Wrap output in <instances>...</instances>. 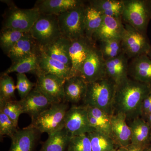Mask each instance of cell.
Segmentation results:
<instances>
[{"label":"cell","mask_w":151,"mask_h":151,"mask_svg":"<svg viewBox=\"0 0 151 151\" xmlns=\"http://www.w3.org/2000/svg\"><path fill=\"white\" fill-rule=\"evenodd\" d=\"M151 93V86L129 78L116 86L114 114L121 113L127 122L141 117L143 101Z\"/></svg>","instance_id":"1"},{"label":"cell","mask_w":151,"mask_h":151,"mask_svg":"<svg viewBox=\"0 0 151 151\" xmlns=\"http://www.w3.org/2000/svg\"><path fill=\"white\" fill-rule=\"evenodd\" d=\"M116 89V84L107 77L88 83L84 105L99 108L112 116Z\"/></svg>","instance_id":"2"},{"label":"cell","mask_w":151,"mask_h":151,"mask_svg":"<svg viewBox=\"0 0 151 151\" xmlns=\"http://www.w3.org/2000/svg\"><path fill=\"white\" fill-rule=\"evenodd\" d=\"M68 105L65 102L52 104L49 108L32 121L29 126L40 134H51L64 129Z\"/></svg>","instance_id":"3"},{"label":"cell","mask_w":151,"mask_h":151,"mask_svg":"<svg viewBox=\"0 0 151 151\" xmlns=\"http://www.w3.org/2000/svg\"><path fill=\"white\" fill-rule=\"evenodd\" d=\"M123 21L147 35L151 19V0H123Z\"/></svg>","instance_id":"4"},{"label":"cell","mask_w":151,"mask_h":151,"mask_svg":"<svg viewBox=\"0 0 151 151\" xmlns=\"http://www.w3.org/2000/svg\"><path fill=\"white\" fill-rule=\"evenodd\" d=\"M84 4L57 16L61 35L72 41L85 37Z\"/></svg>","instance_id":"5"},{"label":"cell","mask_w":151,"mask_h":151,"mask_svg":"<svg viewBox=\"0 0 151 151\" xmlns=\"http://www.w3.org/2000/svg\"><path fill=\"white\" fill-rule=\"evenodd\" d=\"M29 33L40 49L48 46L62 37L57 16L41 14Z\"/></svg>","instance_id":"6"},{"label":"cell","mask_w":151,"mask_h":151,"mask_svg":"<svg viewBox=\"0 0 151 151\" xmlns=\"http://www.w3.org/2000/svg\"><path fill=\"white\" fill-rule=\"evenodd\" d=\"M5 2L9 7L4 15L2 28L29 32L40 16L38 10L35 7L29 9L19 8L12 2L5 1Z\"/></svg>","instance_id":"7"},{"label":"cell","mask_w":151,"mask_h":151,"mask_svg":"<svg viewBox=\"0 0 151 151\" xmlns=\"http://www.w3.org/2000/svg\"><path fill=\"white\" fill-rule=\"evenodd\" d=\"M125 30L122 39L123 52L129 59L147 55L151 49V45L147 35L143 34L125 23Z\"/></svg>","instance_id":"8"},{"label":"cell","mask_w":151,"mask_h":151,"mask_svg":"<svg viewBox=\"0 0 151 151\" xmlns=\"http://www.w3.org/2000/svg\"><path fill=\"white\" fill-rule=\"evenodd\" d=\"M35 88L42 93L52 104L64 102L65 79L40 71L36 76Z\"/></svg>","instance_id":"9"},{"label":"cell","mask_w":151,"mask_h":151,"mask_svg":"<svg viewBox=\"0 0 151 151\" xmlns=\"http://www.w3.org/2000/svg\"><path fill=\"white\" fill-rule=\"evenodd\" d=\"M64 128L70 137L95 131L89 124L86 106L74 105L68 109L65 116Z\"/></svg>","instance_id":"10"},{"label":"cell","mask_w":151,"mask_h":151,"mask_svg":"<svg viewBox=\"0 0 151 151\" xmlns=\"http://www.w3.org/2000/svg\"><path fill=\"white\" fill-rule=\"evenodd\" d=\"M79 76L88 83H92L106 77L105 60L96 45L83 63Z\"/></svg>","instance_id":"11"},{"label":"cell","mask_w":151,"mask_h":151,"mask_svg":"<svg viewBox=\"0 0 151 151\" xmlns=\"http://www.w3.org/2000/svg\"><path fill=\"white\" fill-rule=\"evenodd\" d=\"M95 45L94 41L86 37L70 41L69 52L72 64V76H79L83 63Z\"/></svg>","instance_id":"12"},{"label":"cell","mask_w":151,"mask_h":151,"mask_svg":"<svg viewBox=\"0 0 151 151\" xmlns=\"http://www.w3.org/2000/svg\"><path fill=\"white\" fill-rule=\"evenodd\" d=\"M125 30L122 17L104 16L101 26L93 36V40H122Z\"/></svg>","instance_id":"13"},{"label":"cell","mask_w":151,"mask_h":151,"mask_svg":"<svg viewBox=\"0 0 151 151\" xmlns=\"http://www.w3.org/2000/svg\"><path fill=\"white\" fill-rule=\"evenodd\" d=\"M19 101L24 113L28 114L32 121L53 104L35 87L25 98Z\"/></svg>","instance_id":"14"},{"label":"cell","mask_w":151,"mask_h":151,"mask_svg":"<svg viewBox=\"0 0 151 151\" xmlns=\"http://www.w3.org/2000/svg\"><path fill=\"white\" fill-rule=\"evenodd\" d=\"M129 58L123 52L115 58L105 61L106 77L116 86L122 84L129 78Z\"/></svg>","instance_id":"15"},{"label":"cell","mask_w":151,"mask_h":151,"mask_svg":"<svg viewBox=\"0 0 151 151\" xmlns=\"http://www.w3.org/2000/svg\"><path fill=\"white\" fill-rule=\"evenodd\" d=\"M40 134L30 126L18 130L11 138L12 143L8 151H34Z\"/></svg>","instance_id":"16"},{"label":"cell","mask_w":151,"mask_h":151,"mask_svg":"<svg viewBox=\"0 0 151 151\" xmlns=\"http://www.w3.org/2000/svg\"><path fill=\"white\" fill-rule=\"evenodd\" d=\"M88 83L80 76H71L65 79L64 84V102L75 104L83 102Z\"/></svg>","instance_id":"17"},{"label":"cell","mask_w":151,"mask_h":151,"mask_svg":"<svg viewBox=\"0 0 151 151\" xmlns=\"http://www.w3.org/2000/svg\"><path fill=\"white\" fill-rule=\"evenodd\" d=\"M112 137L119 147L131 144L132 132L126 116L121 113L114 114L111 117Z\"/></svg>","instance_id":"18"},{"label":"cell","mask_w":151,"mask_h":151,"mask_svg":"<svg viewBox=\"0 0 151 151\" xmlns=\"http://www.w3.org/2000/svg\"><path fill=\"white\" fill-rule=\"evenodd\" d=\"M83 4L81 0H39L34 7L41 14L58 16Z\"/></svg>","instance_id":"19"},{"label":"cell","mask_w":151,"mask_h":151,"mask_svg":"<svg viewBox=\"0 0 151 151\" xmlns=\"http://www.w3.org/2000/svg\"><path fill=\"white\" fill-rule=\"evenodd\" d=\"M129 76L132 79L151 86V59L147 55L132 59Z\"/></svg>","instance_id":"20"},{"label":"cell","mask_w":151,"mask_h":151,"mask_svg":"<svg viewBox=\"0 0 151 151\" xmlns=\"http://www.w3.org/2000/svg\"><path fill=\"white\" fill-rule=\"evenodd\" d=\"M132 132L131 144L144 149L151 144V127L142 117L128 122Z\"/></svg>","instance_id":"21"},{"label":"cell","mask_w":151,"mask_h":151,"mask_svg":"<svg viewBox=\"0 0 151 151\" xmlns=\"http://www.w3.org/2000/svg\"><path fill=\"white\" fill-rule=\"evenodd\" d=\"M40 50L39 47L29 33L28 32L17 42L7 55L12 63L37 53Z\"/></svg>","instance_id":"22"},{"label":"cell","mask_w":151,"mask_h":151,"mask_svg":"<svg viewBox=\"0 0 151 151\" xmlns=\"http://www.w3.org/2000/svg\"><path fill=\"white\" fill-rule=\"evenodd\" d=\"M70 41L61 37L48 46L40 49L47 55L71 68L69 48Z\"/></svg>","instance_id":"23"},{"label":"cell","mask_w":151,"mask_h":151,"mask_svg":"<svg viewBox=\"0 0 151 151\" xmlns=\"http://www.w3.org/2000/svg\"><path fill=\"white\" fill-rule=\"evenodd\" d=\"M40 53L41 50L37 53L12 63L11 66L3 73L9 74L16 72L17 73H31L36 76L41 71L40 67Z\"/></svg>","instance_id":"24"},{"label":"cell","mask_w":151,"mask_h":151,"mask_svg":"<svg viewBox=\"0 0 151 151\" xmlns=\"http://www.w3.org/2000/svg\"><path fill=\"white\" fill-rule=\"evenodd\" d=\"M40 67L42 73L56 76L63 79H66L72 76L71 68L51 58L41 50Z\"/></svg>","instance_id":"25"},{"label":"cell","mask_w":151,"mask_h":151,"mask_svg":"<svg viewBox=\"0 0 151 151\" xmlns=\"http://www.w3.org/2000/svg\"><path fill=\"white\" fill-rule=\"evenodd\" d=\"M86 107L90 126L95 131L102 132L113 138L111 131V116L99 108L87 106Z\"/></svg>","instance_id":"26"},{"label":"cell","mask_w":151,"mask_h":151,"mask_svg":"<svg viewBox=\"0 0 151 151\" xmlns=\"http://www.w3.org/2000/svg\"><path fill=\"white\" fill-rule=\"evenodd\" d=\"M89 5L104 16L122 17L124 9L123 0H92Z\"/></svg>","instance_id":"27"},{"label":"cell","mask_w":151,"mask_h":151,"mask_svg":"<svg viewBox=\"0 0 151 151\" xmlns=\"http://www.w3.org/2000/svg\"><path fill=\"white\" fill-rule=\"evenodd\" d=\"M70 138V135L64 128L49 135L39 151H65Z\"/></svg>","instance_id":"28"},{"label":"cell","mask_w":151,"mask_h":151,"mask_svg":"<svg viewBox=\"0 0 151 151\" xmlns=\"http://www.w3.org/2000/svg\"><path fill=\"white\" fill-rule=\"evenodd\" d=\"M104 17V16L100 12L90 5L86 6L85 13V37L90 40H93V36L101 26Z\"/></svg>","instance_id":"29"},{"label":"cell","mask_w":151,"mask_h":151,"mask_svg":"<svg viewBox=\"0 0 151 151\" xmlns=\"http://www.w3.org/2000/svg\"><path fill=\"white\" fill-rule=\"evenodd\" d=\"M87 134L92 151H116L119 148L113 138L102 132L94 131Z\"/></svg>","instance_id":"30"},{"label":"cell","mask_w":151,"mask_h":151,"mask_svg":"<svg viewBox=\"0 0 151 151\" xmlns=\"http://www.w3.org/2000/svg\"><path fill=\"white\" fill-rule=\"evenodd\" d=\"M28 32H23L11 29L2 28L0 34V46L4 53L8 54L15 45Z\"/></svg>","instance_id":"31"},{"label":"cell","mask_w":151,"mask_h":151,"mask_svg":"<svg viewBox=\"0 0 151 151\" xmlns=\"http://www.w3.org/2000/svg\"><path fill=\"white\" fill-rule=\"evenodd\" d=\"M99 49L105 61L123 53L122 40H111L100 42Z\"/></svg>","instance_id":"32"},{"label":"cell","mask_w":151,"mask_h":151,"mask_svg":"<svg viewBox=\"0 0 151 151\" xmlns=\"http://www.w3.org/2000/svg\"><path fill=\"white\" fill-rule=\"evenodd\" d=\"M0 111L18 125L19 117L24 113L19 101L15 100L0 101Z\"/></svg>","instance_id":"33"},{"label":"cell","mask_w":151,"mask_h":151,"mask_svg":"<svg viewBox=\"0 0 151 151\" xmlns=\"http://www.w3.org/2000/svg\"><path fill=\"white\" fill-rule=\"evenodd\" d=\"M16 89L13 78L2 73L0 78V101L14 100Z\"/></svg>","instance_id":"34"},{"label":"cell","mask_w":151,"mask_h":151,"mask_svg":"<svg viewBox=\"0 0 151 151\" xmlns=\"http://www.w3.org/2000/svg\"><path fill=\"white\" fill-rule=\"evenodd\" d=\"M67 151H92L91 142L87 134L70 137Z\"/></svg>","instance_id":"35"},{"label":"cell","mask_w":151,"mask_h":151,"mask_svg":"<svg viewBox=\"0 0 151 151\" xmlns=\"http://www.w3.org/2000/svg\"><path fill=\"white\" fill-rule=\"evenodd\" d=\"M16 89L21 100L24 99L29 94L35 86V84L31 81L24 73H17Z\"/></svg>","instance_id":"36"},{"label":"cell","mask_w":151,"mask_h":151,"mask_svg":"<svg viewBox=\"0 0 151 151\" xmlns=\"http://www.w3.org/2000/svg\"><path fill=\"white\" fill-rule=\"evenodd\" d=\"M18 125L1 111H0V136L12 138L18 131Z\"/></svg>","instance_id":"37"},{"label":"cell","mask_w":151,"mask_h":151,"mask_svg":"<svg viewBox=\"0 0 151 151\" xmlns=\"http://www.w3.org/2000/svg\"><path fill=\"white\" fill-rule=\"evenodd\" d=\"M151 105V93L143 101L142 106L141 117L145 120L148 111Z\"/></svg>","instance_id":"38"},{"label":"cell","mask_w":151,"mask_h":151,"mask_svg":"<svg viewBox=\"0 0 151 151\" xmlns=\"http://www.w3.org/2000/svg\"><path fill=\"white\" fill-rule=\"evenodd\" d=\"M143 149L139 146L131 144L126 147H120L116 151H143Z\"/></svg>","instance_id":"39"},{"label":"cell","mask_w":151,"mask_h":151,"mask_svg":"<svg viewBox=\"0 0 151 151\" xmlns=\"http://www.w3.org/2000/svg\"><path fill=\"white\" fill-rule=\"evenodd\" d=\"M145 120L151 127V113L147 117Z\"/></svg>","instance_id":"40"},{"label":"cell","mask_w":151,"mask_h":151,"mask_svg":"<svg viewBox=\"0 0 151 151\" xmlns=\"http://www.w3.org/2000/svg\"><path fill=\"white\" fill-rule=\"evenodd\" d=\"M143 151H151V144L143 149Z\"/></svg>","instance_id":"41"},{"label":"cell","mask_w":151,"mask_h":151,"mask_svg":"<svg viewBox=\"0 0 151 151\" xmlns=\"http://www.w3.org/2000/svg\"><path fill=\"white\" fill-rule=\"evenodd\" d=\"M151 105L150 106V108H149V109L148 110V111L147 113V117H146V118H147V117L148 116H149V115H150V114H151ZM145 119V120H146Z\"/></svg>","instance_id":"42"},{"label":"cell","mask_w":151,"mask_h":151,"mask_svg":"<svg viewBox=\"0 0 151 151\" xmlns=\"http://www.w3.org/2000/svg\"><path fill=\"white\" fill-rule=\"evenodd\" d=\"M147 55H148L149 57H150V58L151 59V50H150V51L149 52L148 54Z\"/></svg>","instance_id":"43"}]
</instances>
